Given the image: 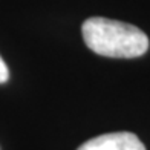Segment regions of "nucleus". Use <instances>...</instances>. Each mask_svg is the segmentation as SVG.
<instances>
[{
  "mask_svg": "<svg viewBox=\"0 0 150 150\" xmlns=\"http://www.w3.org/2000/svg\"><path fill=\"white\" fill-rule=\"evenodd\" d=\"M9 78V71H8V66L3 61L2 55H0V83H6Z\"/></svg>",
  "mask_w": 150,
  "mask_h": 150,
  "instance_id": "obj_3",
  "label": "nucleus"
},
{
  "mask_svg": "<svg viewBox=\"0 0 150 150\" xmlns=\"http://www.w3.org/2000/svg\"><path fill=\"white\" fill-rule=\"evenodd\" d=\"M86 46L98 55L136 58L149 49V37L139 28L120 20L89 17L81 26Z\"/></svg>",
  "mask_w": 150,
  "mask_h": 150,
  "instance_id": "obj_1",
  "label": "nucleus"
},
{
  "mask_svg": "<svg viewBox=\"0 0 150 150\" xmlns=\"http://www.w3.org/2000/svg\"><path fill=\"white\" fill-rule=\"evenodd\" d=\"M77 150H146V147L135 133L113 132L86 141Z\"/></svg>",
  "mask_w": 150,
  "mask_h": 150,
  "instance_id": "obj_2",
  "label": "nucleus"
}]
</instances>
